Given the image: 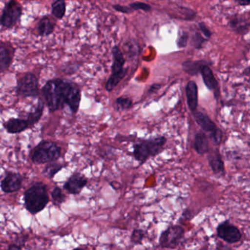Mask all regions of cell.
Instances as JSON below:
<instances>
[{"label":"cell","instance_id":"cell-1","mask_svg":"<svg viewBox=\"0 0 250 250\" xmlns=\"http://www.w3.org/2000/svg\"><path fill=\"white\" fill-rule=\"evenodd\" d=\"M42 93L51 112L62 109L65 105L74 114L80 109L81 90L74 83L61 79L49 80L42 88Z\"/></svg>","mask_w":250,"mask_h":250},{"label":"cell","instance_id":"cell-2","mask_svg":"<svg viewBox=\"0 0 250 250\" xmlns=\"http://www.w3.org/2000/svg\"><path fill=\"white\" fill-rule=\"evenodd\" d=\"M24 207L31 214L40 213L49 202L47 186L43 182H36L27 188L24 194Z\"/></svg>","mask_w":250,"mask_h":250},{"label":"cell","instance_id":"cell-3","mask_svg":"<svg viewBox=\"0 0 250 250\" xmlns=\"http://www.w3.org/2000/svg\"><path fill=\"white\" fill-rule=\"evenodd\" d=\"M166 143V137H158L136 143L133 150L134 159L141 164L145 163L150 157L160 153Z\"/></svg>","mask_w":250,"mask_h":250},{"label":"cell","instance_id":"cell-4","mask_svg":"<svg viewBox=\"0 0 250 250\" xmlns=\"http://www.w3.org/2000/svg\"><path fill=\"white\" fill-rule=\"evenodd\" d=\"M61 156V147L52 141H42L35 147L32 153L31 159L33 163H52L58 160Z\"/></svg>","mask_w":250,"mask_h":250},{"label":"cell","instance_id":"cell-5","mask_svg":"<svg viewBox=\"0 0 250 250\" xmlns=\"http://www.w3.org/2000/svg\"><path fill=\"white\" fill-rule=\"evenodd\" d=\"M112 53L113 57L112 74L106 83V90L108 92H112L119 84V83L125 78L128 71L127 68H124L125 60L120 48L118 46H114L112 48Z\"/></svg>","mask_w":250,"mask_h":250},{"label":"cell","instance_id":"cell-6","mask_svg":"<svg viewBox=\"0 0 250 250\" xmlns=\"http://www.w3.org/2000/svg\"><path fill=\"white\" fill-rule=\"evenodd\" d=\"M185 235V230L181 225L168 227L161 234L159 245L164 249H175L179 245Z\"/></svg>","mask_w":250,"mask_h":250},{"label":"cell","instance_id":"cell-7","mask_svg":"<svg viewBox=\"0 0 250 250\" xmlns=\"http://www.w3.org/2000/svg\"><path fill=\"white\" fill-rule=\"evenodd\" d=\"M22 14V8L19 2L10 1L5 5L0 17V24L5 28L14 27L20 21Z\"/></svg>","mask_w":250,"mask_h":250},{"label":"cell","instance_id":"cell-8","mask_svg":"<svg viewBox=\"0 0 250 250\" xmlns=\"http://www.w3.org/2000/svg\"><path fill=\"white\" fill-rule=\"evenodd\" d=\"M17 94L23 97H36L39 94V81L33 74H25L18 82Z\"/></svg>","mask_w":250,"mask_h":250},{"label":"cell","instance_id":"cell-9","mask_svg":"<svg viewBox=\"0 0 250 250\" xmlns=\"http://www.w3.org/2000/svg\"><path fill=\"white\" fill-rule=\"evenodd\" d=\"M218 236L228 244H235L241 240V235L239 229L229 221H225L218 225L216 228Z\"/></svg>","mask_w":250,"mask_h":250},{"label":"cell","instance_id":"cell-10","mask_svg":"<svg viewBox=\"0 0 250 250\" xmlns=\"http://www.w3.org/2000/svg\"><path fill=\"white\" fill-rule=\"evenodd\" d=\"M23 177L20 173L8 172L1 181L0 187L5 193L17 192L21 189Z\"/></svg>","mask_w":250,"mask_h":250},{"label":"cell","instance_id":"cell-11","mask_svg":"<svg viewBox=\"0 0 250 250\" xmlns=\"http://www.w3.org/2000/svg\"><path fill=\"white\" fill-rule=\"evenodd\" d=\"M87 184V178L80 172H76L64 184L63 188L69 194H78L83 191Z\"/></svg>","mask_w":250,"mask_h":250},{"label":"cell","instance_id":"cell-12","mask_svg":"<svg viewBox=\"0 0 250 250\" xmlns=\"http://www.w3.org/2000/svg\"><path fill=\"white\" fill-rule=\"evenodd\" d=\"M207 153L208 161L213 173L219 176L225 175V165L219 150L211 149Z\"/></svg>","mask_w":250,"mask_h":250},{"label":"cell","instance_id":"cell-13","mask_svg":"<svg viewBox=\"0 0 250 250\" xmlns=\"http://www.w3.org/2000/svg\"><path fill=\"white\" fill-rule=\"evenodd\" d=\"M200 74H201L204 84H206L207 88L213 91L215 97L218 99L219 96V83L215 78L213 71L210 69L209 65H204L200 70Z\"/></svg>","mask_w":250,"mask_h":250},{"label":"cell","instance_id":"cell-14","mask_svg":"<svg viewBox=\"0 0 250 250\" xmlns=\"http://www.w3.org/2000/svg\"><path fill=\"white\" fill-rule=\"evenodd\" d=\"M185 90L188 109L193 113L197 111L198 106V88L195 82H188L186 86Z\"/></svg>","mask_w":250,"mask_h":250},{"label":"cell","instance_id":"cell-15","mask_svg":"<svg viewBox=\"0 0 250 250\" xmlns=\"http://www.w3.org/2000/svg\"><path fill=\"white\" fill-rule=\"evenodd\" d=\"M192 114L196 122L203 131L210 133V134L217 129L218 128L216 124L206 114L199 112V111H195Z\"/></svg>","mask_w":250,"mask_h":250},{"label":"cell","instance_id":"cell-16","mask_svg":"<svg viewBox=\"0 0 250 250\" xmlns=\"http://www.w3.org/2000/svg\"><path fill=\"white\" fill-rule=\"evenodd\" d=\"M4 128L9 134H20L29 128L28 123L26 120L12 118L4 123Z\"/></svg>","mask_w":250,"mask_h":250},{"label":"cell","instance_id":"cell-17","mask_svg":"<svg viewBox=\"0 0 250 250\" xmlns=\"http://www.w3.org/2000/svg\"><path fill=\"white\" fill-rule=\"evenodd\" d=\"M194 147L196 152L200 155L206 154L210 150L208 138L203 131H199L196 134Z\"/></svg>","mask_w":250,"mask_h":250},{"label":"cell","instance_id":"cell-18","mask_svg":"<svg viewBox=\"0 0 250 250\" xmlns=\"http://www.w3.org/2000/svg\"><path fill=\"white\" fill-rule=\"evenodd\" d=\"M208 65V62L203 60L200 61H185L182 64V68L184 72L188 74V75L196 76L200 72V70L204 65Z\"/></svg>","mask_w":250,"mask_h":250},{"label":"cell","instance_id":"cell-19","mask_svg":"<svg viewBox=\"0 0 250 250\" xmlns=\"http://www.w3.org/2000/svg\"><path fill=\"white\" fill-rule=\"evenodd\" d=\"M55 24L49 17H44L38 24V32L42 37L50 36L55 31Z\"/></svg>","mask_w":250,"mask_h":250},{"label":"cell","instance_id":"cell-20","mask_svg":"<svg viewBox=\"0 0 250 250\" xmlns=\"http://www.w3.org/2000/svg\"><path fill=\"white\" fill-rule=\"evenodd\" d=\"M43 109H44V104H43L42 99H39L36 109L33 112L29 113L27 119L26 120L27 122L28 123L29 127L33 126L40 121L42 115H43Z\"/></svg>","mask_w":250,"mask_h":250},{"label":"cell","instance_id":"cell-21","mask_svg":"<svg viewBox=\"0 0 250 250\" xmlns=\"http://www.w3.org/2000/svg\"><path fill=\"white\" fill-rule=\"evenodd\" d=\"M229 24L232 30L236 32L238 34L245 35L249 32L250 24L244 21L243 19L234 17V18L231 19Z\"/></svg>","mask_w":250,"mask_h":250},{"label":"cell","instance_id":"cell-22","mask_svg":"<svg viewBox=\"0 0 250 250\" xmlns=\"http://www.w3.org/2000/svg\"><path fill=\"white\" fill-rule=\"evenodd\" d=\"M12 62L11 52L4 46H0V72L6 71Z\"/></svg>","mask_w":250,"mask_h":250},{"label":"cell","instance_id":"cell-23","mask_svg":"<svg viewBox=\"0 0 250 250\" xmlns=\"http://www.w3.org/2000/svg\"><path fill=\"white\" fill-rule=\"evenodd\" d=\"M66 3L63 0H58L52 4V14L58 20H62L65 15Z\"/></svg>","mask_w":250,"mask_h":250},{"label":"cell","instance_id":"cell-24","mask_svg":"<svg viewBox=\"0 0 250 250\" xmlns=\"http://www.w3.org/2000/svg\"><path fill=\"white\" fill-rule=\"evenodd\" d=\"M63 167V165H61V164L52 162V163L46 165V167L43 169V175L46 176V178H53L54 176Z\"/></svg>","mask_w":250,"mask_h":250},{"label":"cell","instance_id":"cell-25","mask_svg":"<svg viewBox=\"0 0 250 250\" xmlns=\"http://www.w3.org/2000/svg\"><path fill=\"white\" fill-rule=\"evenodd\" d=\"M51 195H52L54 204L58 207H60L65 202V195L59 187H55L53 188Z\"/></svg>","mask_w":250,"mask_h":250},{"label":"cell","instance_id":"cell-26","mask_svg":"<svg viewBox=\"0 0 250 250\" xmlns=\"http://www.w3.org/2000/svg\"><path fill=\"white\" fill-rule=\"evenodd\" d=\"M116 105L121 110H128L132 107L133 102L129 98L120 97L116 99Z\"/></svg>","mask_w":250,"mask_h":250},{"label":"cell","instance_id":"cell-27","mask_svg":"<svg viewBox=\"0 0 250 250\" xmlns=\"http://www.w3.org/2000/svg\"><path fill=\"white\" fill-rule=\"evenodd\" d=\"M27 240H28V235H27L19 237L16 239L15 242L10 244L7 250H21Z\"/></svg>","mask_w":250,"mask_h":250},{"label":"cell","instance_id":"cell-28","mask_svg":"<svg viewBox=\"0 0 250 250\" xmlns=\"http://www.w3.org/2000/svg\"><path fill=\"white\" fill-rule=\"evenodd\" d=\"M145 238V231L141 229H136L131 233V244L134 245L140 244Z\"/></svg>","mask_w":250,"mask_h":250},{"label":"cell","instance_id":"cell-29","mask_svg":"<svg viewBox=\"0 0 250 250\" xmlns=\"http://www.w3.org/2000/svg\"><path fill=\"white\" fill-rule=\"evenodd\" d=\"M192 45L195 49H200L203 48L204 43L207 42V39H205L200 33L196 32L193 36L192 39Z\"/></svg>","mask_w":250,"mask_h":250},{"label":"cell","instance_id":"cell-30","mask_svg":"<svg viewBox=\"0 0 250 250\" xmlns=\"http://www.w3.org/2000/svg\"><path fill=\"white\" fill-rule=\"evenodd\" d=\"M128 7L132 10V11H143L148 12L151 9V6L150 5L142 2H131L129 4Z\"/></svg>","mask_w":250,"mask_h":250},{"label":"cell","instance_id":"cell-31","mask_svg":"<svg viewBox=\"0 0 250 250\" xmlns=\"http://www.w3.org/2000/svg\"><path fill=\"white\" fill-rule=\"evenodd\" d=\"M188 39H189V36H188V33H181V36L178 38V41H177V45H178L179 48H185L187 47V44H188Z\"/></svg>","mask_w":250,"mask_h":250},{"label":"cell","instance_id":"cell-32","mask_svg":"<svg viewBox=\"0 0 250 250\" xmlns=\"http://www.w3.org/2000/svg\"><path fill=\"white\" fill-rule=\"evenodd\" d=\"M210 138L213 140V143L216 146H219L222 143V130L219 129V128L210 134Z\"/></svg>","mask_w":250,"mask_h":250},{"label":"cell","instance_id":"cell-33","mask_svg":"<svg viewBox=\"0 0 250 250\" xmlns=\"http://www.w3.org/2000/svg\"><path fill=\"white\" fill-rule=\"evenodd\" d=\"M198 26L199 27H200V30H201L202 33H203L204 38H206L208 40V39H210V38L211 37V32H210V30L206 27L204 22L199 23Z\"/></svg>","mask_w":250,"mask_h":250},{"label":"cell","instance_id":"cell-34","mask_svg":"<svg viewBox=\"0 0 250 250\" xmlns=\"http://www.w3.org/2000/svg\"><path fill=\"white\" fill-rule=\"evenodd\" d=\"M112 8L115 11L123 13V14H131V13L133 12L132 10L129 7L125 6V5H112Z\"/></svg>","mask_w":250,"mask_h":250},{"label":"cell","instance_id":"cell-35","mask_svg":"<svg viewBox=\"0 0 250 250\" xmlns=\"http://www.w3.org/2000/svg\"><path fill=\"white\" fill-rule=\"evenodd\" d=\"M216 250H232L230 246L228 244H223V243H218Z\"/></svg>","mask_w":250,"mask_h":250},{"label":"cell","instance_id":"cell-36","mask_svg":"<svg viewBox=\"0 0 250 250\" xmlns=\"http://www.w3.org/2000/svg\"><path fill=\"white\" fill-rule=\"evenodd\" d=\"M160 88L161 84H153V85L150 86V89H149V94H153V93H156V92H157L158 90H160Z\"/></svg>","mask_w":250,"mask_h":250},{"label":"cell","instance_id":"cell-37","mask_svg":"<svg viewBox=\"0 0 250 250\" xmlns=\"http://www.w3.org/2000/svg\"><path fill=\"white\" fill-rule=\"evenodd\" d=\"M238 4H239L240 5H241V6H245V5H249L250 4V2H249V1H238Z\"/></svg>","mask_w":250,"mask_h":250},{"label":"cell","instance_id":"cell-38","mask_svg":"<svg viewBox=\"0 0 250 250\" xmlns=\"http://www.w3.org/2000/svg\"><path fill=\"white\" fill-rule=\"evenodd\" d=\"M83 250V249H81V248H75V249H74V250Z\"/></svg>","mask_w":250,"mask_h":250}]
</instances>
